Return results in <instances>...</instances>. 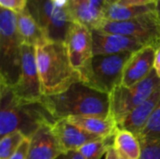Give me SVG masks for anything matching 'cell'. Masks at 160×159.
<instances>
[{
    "label": "cell",
    "instance_id": "obj_1",
    "mask_svg": "<svg viewBox=\"0 0 160 159\" xmlns=\"http://www.w3.org/2000/svg\"><path fill=\"white\" fill-rule=\"evenodd\" d=\"M57 120L42 101H25L16 97L10 88L0 82V137L15 131L30 138L39 127L52 126Z\"/></svg>",
    "mask_w": 160,
    "mask_h": 159
},
{
    "label": "cell",
    "instance_id": "obj_2",
    "mask_svg": "<svg viewBox=\"0 0 160 159\" xmlns=\"http://www.w3.org/2000/svg\"><path fill=\"white\" fill-rule=\"evenodd\" d=\"M41 101L56 120L71 116L111 115L110 95L82 82L72 84L60 94L43 96Z\"/></svg>",
    "mask_w": 160,
    "mask_h": 159
},
{
    "label": "cell",
    "instance_id": "obj_3",
    "mask_svg": "<svg viewBox=\"0 0 160 159\" xmlns=\"http://www.w3.org/2000/svg\"><path fill=\"white\" fill-rule=\"evenodd\" d=\"M36 55L43 96L60 94L82 82L81 73L69 61L65 43L48 41L36 47Z\"/></svg>",
    "mask_w": 160,
    "mask_h": 159
},
{
    "label": "cell",
    "instance_id": "obj_4",
    "mask_svg": "<svg viewBox=\"0 0 160 159\" xmlns=\"http://www.w3.org/2000/svg\"><path fill=\"white\" fill-rule=\"evenodd\" d=\"M22 42L17 28V14L1 7L0 11V82L14 86L21 71Z\"/></svg>",
    "mask_w": 160,
    "mask_h": 159
},
{
    "label": "cell",
    "instance_id": "obj_5",
    "mask_svg": "<svg viewBox=\"0 0 160 159\" xmlns=\"http://www.w3.org/2000/svg\"><path fill=\"white\" fill-rule=\"evenodd\" d=\"M132 53L93 56L90 64L81 72L82 82L94 89L110 95L122 83L125 66Z\"/></svg>",
    "mask_w": 160,
    "mask_h": 159
},
{
    "label": "cell",
    "instance_id": "obj_6",
    "mask_svg": "<svg viewBox=\"0 0 160 159\" xmlns=\"http://www.w3.org/2000/svg\"><path fill=\"white\" fill-rule=\"evenodd\" d=\"M159 88L160 79L155 69L147 78L132 86H117L110 94L111 114L117 126Z\"/></svg>",
    "mask_w": 160,
    "mask_h": 159
},
{
    "label": "cell",
    "instance_id": "obj_7",
    "mask_svg": "<svg viewBox=\"0 0 160 159\" xmlns=\"http://www.w3.org/2000/svg\"><path fill=\"white\" fill-rule=\"evenodd\" d=\"M26 7L49 41L65 43L68 30L74 22L68 8L56 6L52 0H28Z\"/></svg>",
    "mask_w": 160,
    "mask_h": 159
},
{
    "label": "cell",
    "instance_id": "obj_8",
    "mask_svg": "<svg viewBox=\"0 0 160 159\" xmlns=\"http://www.w3.org/2000/svg\"><path fill=\"white\" fill-rule=\"evenodd\" d=\"M98 30L132 37L144 46L157 48L160 44V22L156 9L126 22L104 21Z\"/></svg>",
    "mask_w": 160,
    "mask_h": 159
},
{
    "label": "cell",
    "instance_id": "obj_9",
    "mask_svg": "<svg viewBox=\"0 0 160 159\" xmlns=\"http://www.w3.org/2000/svg\"><path fill=\"white\" fill-rule=\"evenodd\" d=\"M19 98L37 102L41 101L43 95L37 64L36 47L22 44L21 57V71L17 83L10 87Z\"/></svg>",
    "mask_w": 160,
    "mask_h": 159
},
{
    "label": "cell",
    "instance_id": "obj_10",
    "mask_svg": "<svg viewBox=\"0 0 160 159\" xmlns=\"http://www.w3.org/2000/svg\"><path fill=\"white\" fill-rule=\"evenodd\" d=\"M65 44L72 67L81 73L90 64L94 56L92 31L81 23L73 22Z\"/></svg>",
    "mask_w": 160,
    "mask_h": 159
},
{
    "label": "cell",
    "instance_id": "obj_11",
    "mask_svg": "<svg viewBox=\"0 0 160 159\" xmlns=\"http://www.w3.org/2000/svg\"><path fill=\"white\" fill-rule=\"evenodd\" d=\"M92 37L94 56L135 52L144 47L132 37L100 30H92Z\"/></svg>",
    "mask_w": 160,
    "mask_h": 159
},
{
    "label": "cell",
    "instance_id": "obj_12",
    "mask_svg": "<svg viewBox=\"0 0 160 159\" xmlns=\"http://www.w3.org/2000/svg\"><path fill=\"white\" fill-rule=\"evenodd\" d=\"M155 51L153 46H144L131 54L125 66L121 85L132 86L150 75L154 70Z\"/></svg>",
    "mask_w": 160,
    "mask_h": 159
},
{
    "label": "cell",
    "instance_id": "obj_13",
    "mask_svg": "<svg viewBox=\"0 0 160 159\" xmlns=\"http://www.w3.org/2000/svg\"><path fill=\"white\" fill-rule=\"evenodd\" d=\"M52 130L63 153L78 151L84 144L102 139L88 133L67 118L57 120L52 126Z\"/></svg>",
    "mask_w": 160,
    "mask_h": 159
},
{
    "label": "cell",
    "instance_id": "obj_14",
    "mask_svg": "<svg viewBox=\"0 0 160 159\" xmlns=\"http://www.w3.org/2000/svg\"><path fill=\"white\" fill-rule=\"evenodd\" d=\"M27 159H56L62 153L52 126L39 127L30 138Z\"/></svg>",
    "mask_w": 160,
    "mask_h": 159
},
{
    "label": "cell",
    "instance_id": "obj_15",
    "mask_svg": "<svg viewBox=\"0 0 160 159\" xmlns=\"http://www.w3.org/2000/svg\"><path fill=\"white\" fill-rule=\"evenodd\" d=\"M160 101V88L147 100L134 109L119 125L118 127L127 129L138 137L147 125L152 113Z\"/></svg>",
    "mask_w": 160,
    "mask_h": 159
},
{
    "label": "cell",
    "instance_id": "obj_16",
    "mask_svg": "<svg viewBox=\"0 0 160 159\" xmlns=\"http://www.w3.org/2000/svg\"><path fill=\"white\" fill-rule=\"evenodd\" d=\"M88 133L102 139L113 138L118 126L112 115L99 116H71L67 118Z\"/></svg>",
    "mask_w": 160,
    "mask_h": 159
},
{
    "label": "cell",
    "instance_id": "obj_17",
    "mask_svg": "<svg viewBox=\"0 0 160 159\" xmlns=\"http://www.w3.org/2000/svg\"><path fill=\"white\" fill-rule=\"evenodd\" d=\"M17 28L22 44L38 47L49 41L43 30L27 7L17 13Z\"/></svg>",
    "mask_w": 160,
    "mask_h": 159
},
{
    "label": "cell",
    "instance_id": "obj_18",
    "mask_svg": "<svg viewBox=\"0 0 160 159\" xmlns=\"http://www.w3.org/2000/svg\"><path fill=\"white\" fill-rule=\"evenodd\" d=\"M68 9L74 22H77L91 31L98 30L104 22V18L97 12L88 0H69Z\"/></svg>",
    "mask_w": 160,
    "mask_h": 159
},
{
    "label": "cell",
    "instance_id": "obj_19",
    "mask_svg": "<svg viewBox=\"0 0 160 159\" xmlns=\"http://www.w3.org/2000/svg\"><path fill=\"white\" fill-rule=\"evenodd\" d=\"M155 9V5L129 6L115 3L105 7L103 18L107 22H126L154 11Z\"/></svg>",
    "mask_w": 160,
    "mask_h": 159
},
{
    "label": "cell",
    "instance_id": "obj_20",
    "mask_svg": "<svg viewBox=\"0 0 160 159\" xmlns=\"http://www.w3.org/2000/svg\"><path fill=\"white\" fill-rule=\"evenodd\" d=\"M112 145L117 153L127 159H140L142 147L138 138L130 131L118 127L114 136Z\"/></svg>",
    "mask_w": 160,
    "mask_h": 159
},
{
    "label": "cell",
    "instance_id": "obj_21",
    "mask_svg": "<svg viewBox=\"0 0 160 159\" xmlns=\"http://www.w3.org/2000/svg\"><path fill=\"white\" fill-rule=\"evenodd\" d=\"M137 138L141 143L160 142V101L152 113L147 125Z\"/></svg>",
    "mask_w": 160,
    "mask_h": 159
},
{
    "label": "cell",
    "instance_id": "obj_22",
    "mask_svg": "<svg viewBox=\"0 0 160 159\" xmlns=\"http://www.w3.org/2000/svg\"><path fill=\"white\" fill-rule=\"evenodd\" d=\"M111 139H98L90 142L82 146L78 152L84 157V159H101L107 154L111 143Z\"/></svg>",
    "mask_w": 160,
    "mask_h": 159
},
{
    "label": "cell",
    "instance_id": "obj_23",
    "mask_svg": "<svg viewBox=\"0 0 160 159\" xmlns=\"http://www.w3.org/2000/svg\"><path fill=\"white\" fill-rule=\"evenodd\" d=\"M26 137L20 131L8 134L0 140V159H9Z\"/></svg>",
    "mask_w": 160,
    "mask_h": 159
},
{
    "label": "cell",
    "instance_id": "obj_24",
    "mask_svg": "<svg viewBox=\"0 0 160 159\" xmlns=\"http://www.w3.org/2000/svg\"><path fill=\"white\" fill-rule=\"evenodd\" d=\"M141 147L140 159H160V142L141 143Z\"/></svg>",
    "mask_w": 160,
    "mask_h": 159
},
{
    "label": "cell",
    "instance_id": "obj_25",
    "mask_svg": "<svg viewBox=\"0 0 160 159\" xmlns=\"http://www.w3.org/2000/svg\"><path fill=\"white\" fill-rule=\"evenodd\" d=\"M27 4L28 0H0V6L2 8L13 11L16 14L24 10Z\"/></svg>",
    "mask_w": 160,
    "mask_h": 159
},
{
    "label": "cell",
    "instance_id": "obj_26",
    "mask_svg": "<svg viewBox=\"0 0 160 159\" xmlns=\"http://www.w3.org/2000/svg\"><path fill=\"white\" fill-rule=\"evenodd\" d=\"M29 146H30V139L25 138L23 142L21 143L19 148L16 152L10 157L9 159H27L29 153Z\"/></svg>",
    "mask_w": 160,
    "mask_h": 159
},
{
    "label": "cell",
    "instance_id": "obj_27",
    "mask_svg": "<svg viewBox=\"0 0 160 159\" xmlns=\"http://www.w3.org/2000/svg\"><path fill=\"white\" fill-rule=\"evenodd\" d=\"M158 0H120L117 3L129 6H148L155 5Z\"/></svg>",
    "mask_w": 160,
    "mask_h": 159
},
{
    "label": "cell",
    "instance_id": "obj_28",
    "mask_svg": "<svg viewBox=\"0 0 160 159\" xmlns=\"http://www.w3.org/2000/svg\"><path fill=\"white\" fill-rule=\"evenodd\" d=\"M56 159H84L78 151H68L62 153Z\"/></svg>",
    "mask_w": 160,
    "mask_h": 159
},
{
    "label": "cell",
    "instance_id": "obj_29",
    "mask_svg": "<svg viewBox=\"0 0 160 159\" xmlns=\"http://www.w3.org/2000/svg\"><path fill=\"white\" fill-rule=\"evenodd\" d=\"M154 69L160 79V44L156 48L155 51V62H154Z\"/></svg>",
    "mask_w": 160,
    "mask_h": 159
},
{
    "label": "cell",
    "instance_id": "obj_30",
    "mask_svg": "<svg viewBox=\"0 0 160 159\" xmlns=\"http://www.w3.org/2000/svg\"><path fill=\"white\" fill-rule=\"evenodd\" d=\"M118 157V154H117V151L115 150V148L113 147V145L112 144L108 151H107V154H106V157L105 159H117Z\"/></svg>",
    "mask_w": 160,
    "mask_h": 159
},
{
    "label": "cell",
    "instance_id": "obj_31",
    "mask_svg": "<svg viewBox=\"0 0 160 159\" xmlns=\"http://www.w3.org/2000/svg\"><path fill=\"white\" fill-rule=\"evenodd\" d=\"M52 2L56 6L64 7V8H68V6H69V0H52Z\"/></svg>",
    "mask_w": 160,
    "mask_h": 159
},
{
    "label": "cell",
    "instance_id": "obj_32",
    "mask_svg": "<svg viewBox=\"0 0 160 159\" xmlns=\"http://www.w3.org/2000/svg\"><path fill=\"white\" fill-rule=\"evenodd\" d=\"M155 7H156V13H157V16H158L160 22V0L157 1V3L155 4Z\"/></svg>",
    "mask_w": 160,
    "mask_h": 159
},
{
    "label": "cell",
    "instance_id": "obj_33",
    "mask_svg": "<svg viewBox=\"0 0 160 159\" xmlns=\"http://www.w3.org/2000/svg\"><path fill=\"white\" fill-rule=\"evenodd\" d=\"M120 0H105V4L106 6H109V5H112V4H115L117 2H119Z\"/></svg>",
    "mask_w": 160,
    "mask_h": 159
},
{
    "label": "cell",
    "instance_id": "obj_34",
    "mask_svg": "<svg viewBox=\"0 0 160 159\" xmlns=\"http://www.w3.org/2000/svg\"><path fill=\"white\" fill-rule=\"evenodd\" d=\"M118 154V157H117V159H127L124 156H122L121 154H119V153H117Z\"/></svg>",
    "mask_w": 160,
    "mask_h": 159
}]
</instances>
